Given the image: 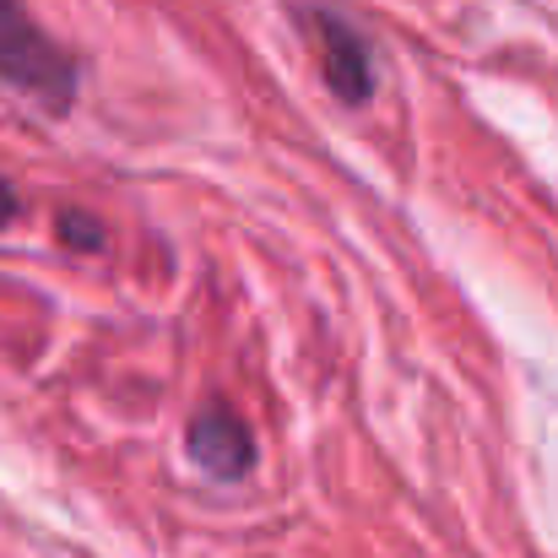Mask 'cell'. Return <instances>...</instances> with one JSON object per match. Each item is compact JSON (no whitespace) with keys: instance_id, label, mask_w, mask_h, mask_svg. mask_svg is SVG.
<instances>
[{"instance_id":"cell-2","label":"cell","mask_w":558,"mask_h":558,"mask_svg":"<svg viewBox=\"0 0 558 558\" xmlns=\"http://www.w3.org/2000/svg\"><path fill=\"white\" fill-rule=\"evenodd\" d=\"M185 445H190V461H195L206 477H222V483L244 477L250 461H255V439H250V428L239 423L233 407H206V412H195Z\"/></svg>"},{"instance_id":"cell-1","label":"cell","mask_w":558,"mask_h":558,"mask_svg":"<svg viewBox=\"0 0 558 558\" xmlns=\"http://www.w3.org/2000/svg\"><path fill=\"white\" fill-rule=\"evenodd\" d=\"M0 82H11L16 93L49 109H65L82 87L76 60L27 16L22 0H0Z\"/></svg>"},{"instance_id":"cell-3","label":"cell","mask_w":558,"mask_h":558,"mask_svg":"<svg viewBox=\"0 0 558 558\" xmlns=\"http://www.w3.org/2000/svg\"><path fill=\"white\" fill-rule=\"evenodd\" d=\"M310 22H315L320 49H326V82H331V93L348 98V104H364V98L374 93L369 44L359 38L353 22H342V16H331V11H315Z\"/></svg>"},{"instance_id":"cell-5","label":"cell","mask_w":558,"mask_h":558,"mask_svg":"<svg viewBox=\"0 0 558 558\" xmlns=\"http://www.w3.org/2000/svg\"><path fill=\"white\" fill-rule=\"evenodd\" d=\"M5 217H16V195H11V185L0 180V222H5Z\"/></svg>"},{"instance_id":"cell-4","label":"cell","mask_w":558,"mask_h":558,"mask_svg":"<svg viewBox=\"0 0 558 558\" xmlns=\"http://www.w3.org/2000/svg\"><path fill=\"white\" fill-rule=\"evenodd\" d=\"M60 239H65L71 250H98V244H104V228H98L93 217H82L76 206H65V211H60Z\"/></svg>"}]
</instances>
